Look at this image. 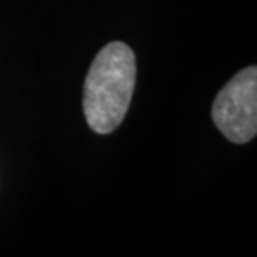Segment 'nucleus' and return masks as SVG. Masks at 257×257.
Segmentation results:
<instances>
[{
    "mask_svg": "<svg viewBox=\"0 0 257 257\" xmlns=\"http://www.w3.org/2000/svg\"><path fill=\"white\" fill-rule=\"evenodd\" d=\"M136 55L124 42L107 44L84 84V114L97 134H110L122 124L136 87Z\"/></svg>",
    "mask_w": 257,
    "mask_h": 257,
    "instance_id": "1",
    "label": "nucleus"
},
{
    "mask_svg": "<svg viewBox=\"0 0 257 257\" xmlns=\"http://www.w3.org/2000/svg\"><path fill=\"white\" fill-rule=\"evenodd\" d=\"M212 120L234 144H245L257 134V69L247 67L222 87L212 105Z\"/></svg>",
    "mask_w": 257,
    "mask_h": 257,
    "instance_id": "2",
    "label": "nucleus"
}]
</instances>
